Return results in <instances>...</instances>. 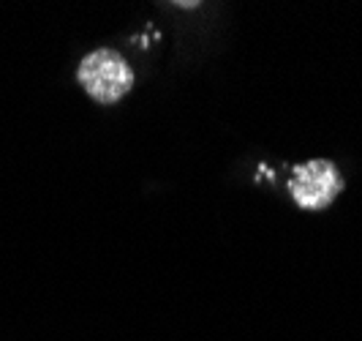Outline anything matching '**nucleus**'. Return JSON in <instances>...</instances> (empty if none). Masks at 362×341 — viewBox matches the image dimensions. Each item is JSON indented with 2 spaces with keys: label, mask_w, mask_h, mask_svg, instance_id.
<instances>
[{
  "label": "nucleus",
  "mask_w": 362,
  "mask_h": 341,
  "mask_svg": "<svg viewBox=\"0 0 362 341\" xmlns=\"http://www.w3.org/2000/svg\"><path fill=\"white\" fill-rule=\"evenodd\" d=\"M76 79L98 104H117L134 88V72L126 57L115 50H95L85 55L76 69Z\"/></svg>",
  "instance_id": "nucleus-1"
},
{
  "label": "nucleus",
  "mask_w": 362,
  "mask_h": 341,
  "mask_svg": "<svg viewBox=\"0 0 362 341\" xmlns=\"http://www.w3.org/2000/svg\"><path fill=\"white\" fill-rule=\"evenodd\" d=\"M289 191L300 208L322 211L344 191V178L329 159H310L294 169Z\"/></svg>",
  "instance_id": "nucleus-2"
}]
</instances>
